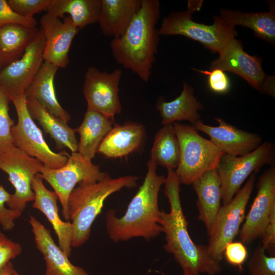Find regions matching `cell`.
I'll use <instances>...</instances> for the list:
<instances>
[{
  "instance_id": "cell-1",
  "label": "cell",
  "mask_w": 275,
  "mask_h": 275,
  "mask_svg": "<svg viewBox=\"0 0 275 275\" xmlns=\"http://www.w3.org/2000/svg\"><path fill=\"white\" fill-rule=\"evenodd\" d=\"M164 194L170 204L169 212L161 210L159 224L165 234L163 249L173 255L186 275H217L222 267L209 256L207 245L197 244L188 231V222L181 205L180 182L173 169H167Z\"/></svg>"
},
{
  "instance_id": "cell-2",
  "label": "cell",
  "mask_w": 275,
  "mask_h": 275,
  "mask_svg": "<svg viewBox=\"0 0 275 275\" xmlns=\"http://www.w3.org/2000/svg\"><path fill=\"white\" fill-rule=\"evenodd\" d=\"M157 166L150 158L147 163V172L143 183L122 216H117L113 209L107 212L106 233L113 241H127L135 237L149 240L162 232L159 224L161 210L158 207V195L166 178L157 174Z\"/></svg>"
},
{
  "instance_id": "cell-3",
  "label": "cell",
  "mask_w": 275,
  "mask_h": 275,
  "mask_svg": "<svg viewBox=\"0 0 275 275\" xmlns=\"http://www.w3.org/2000/svg\"><path fill=\"white\" fill-rule=\"evenodd\" d=\"M160 17L158 0H142L141 6L125 33L110 46L116 61L145 82L149 80L159 42L156 25Z\"/></svg>"
},
{
  "instance_id": "cell-4",
  "label": "cell",
  "mask_w": 275,
  "mask_h": 275,
  "mask_svg": "<svg viewBox=\"0 0 275 275\" xmlns=\"http://www.w3.org/2000/svg\"><path fill=\"white\" fill-rule=\"evenodd\" d=\"M139 177L133 175L112 178L108 174L92 183H80L71 193L68 202L73 235L71 245L78 248L89 239L92 224L101 212L105 200L124 188L137 186Z\"/></svg>"
},
{
  "instance_id": "cell-5",
  "label": "cell",
  "mask_w": 275,
  "mask_h": 275,
  "mask_svg": "<svg viewBox=\"0 0 275 275\" xmlns=\"http://www.w3.org/2000/svg\"><path fill=\"white\" fill-rule=\"evenodd\" d=\"M203 1H188L186 10L172 12L164 17L159 35H181L198 41L213 53H219L227 43L237 35L219 16H213L211 25L193 20L192 14L199 11Z\"/></svg>"
},
{
  "instance_id": "cell-6",
  "label": "cell",
  "mask_w": 275,
  "mask_h": 275,
  "mask_svg": "<svg viewBox=\"0 0 275 275\" xmlns=\"http://www.w3.org/2000/svg\"><path fill=\"white\" fill-rule=\"evenodd\" d=\"M179 146V161L175 171L181 184L190 185L206 171L217 168L224 154L200 135L193 126L172 124Z\"/></svg>"
},
{
  "instance_id": "cell-7",
  "label": "cell",
  "mask_w": 275,
  "mask_h": 275,
  "mask_svg": "<svg viewBox=\"0 0 275 275\" xmlns=\"http://www.w3.org/2000/svg\"><path fill=\"white\" fill-rule=\"evenodd\" d=\"M256 174H252L244 185L228 203L220 208L209 236L207 250L210 257L220 263L226 245L239 234L245 216L248 203L254 188Z\"/></svg>"
},
{
  "instance_id": "cell-8",
  "label": "cell",
  "mask_w": 275,
  "mask_h": 275,
  "mask_svg": "<svg viewBox=\"0 0 275 275\" xmlns=\"http://www.w3.org/2000/svg\"><path fill=\"white\" fill-rule=\"evenodd\" d=\"M44 165L12 144L0 150V170L8 175L15 191L7 203L8 208L22 212L34 200L32 184L35 176Z\"/></svg>"
},
{
  "instance_id": "cell-9",
  "label": "cell",
  "mask_w": 275,
  "mask_h": 275,
  "mask_svg": "<svg viewBox=\"0 0 275 275\" xmlns=\"http://www.w3.org/2000/svg\"><path fill=\"white\" fill-rule=\"evenodd\" d=\"M10 100L17 116V122L11 130L13 145L48 168L57 169L65 164L69 154L54 152L49 147L28 111L25 96Z\"/></svg>"
},
{
  "instance_id": "cell-10",
  "label": "cell",
  "mask_w": 275,
  "mask_h": 275,
  "mask_svg": "<svg viewBox=\"0 0 275 275\" xmlns=\"http://www.w3.org/2000/svg\"><path fill=\"white\" fill-rule=\"evenodd\" d=\"M274 166V147L265 142L251 153L241 156L224 154L217 166L224 205L230 202L244 181L264 165Z\"/></svg>"
},
{
  "instance_id": "cell-11",
  "label": "cell",
  "mask_w": 275,
  "mask_h": 275,
  "mask_svg": "<svg viewBox=\"0 0 275 275\" xmlns=\"http://www.w3.org/2000/svg\"><path fill=\"white\" fill-rule=\"evenodd\" d=\"M39 174L57 195L64 218L69 222L68 199L76 184L96 182L104 178L107 173L101 171L99 166L76 152L68 155L63 166L57 169L44 166Z\"/></svg>"
},
{
  "instance_id": "cell-12",
  "label": "cell",
  "mask_w": 275,
  "mask_h": 275,
  "mask_svg": "<svg viewBox=\"0 0 275 275\" xmlns=\"http://www.w3.org/2000/svg\"><path fill=\"white\" fill-rule=\"evenodd\" d=\"M218 54L211 63L210 70L218 69L235 73L260 92L274 97V76L264 72L262 59L245 52L240 41L233 38Z\"/></svg>"
},
{
  "instance_id": "cell-13",
  "label": "cell",
  "mask_w": 275,
  "mask_h": 275,
  "mask_svg": "<svg viewBox=\"0 0 275 275\" xmlns=\"http://www.w3.org/2000/svg\"><path fill=\"white\" fill-rule=\"evenodd\" d=\"M45 44V35L40 29L22 56L0 70V87L10 99L24 95L43 63Z\"/></svg>"
},
{
  "instance_id": "cell-14",
  "label": "cell",
  "mask_w": 275,
  "mask_h": 275,
  "mask_svg": "<svg viewBox=\"0 0 275 275\" xmlns=\"http://www.w3.org/2000/svg\"><path fill=\"white\" fill-rule=\"evenodd\" d=\"M122 75V72L119 69L108 72L93 66L88 67L83 85L87 108L112 118L120 114L122 106L119 86Z\"/></svg>"
},
{
  "instance_id": "cell-15",
  "label": "cell",
  "mask_w": 275,
  "mask_h": 275,
  "mask_svg": "<svg viewBox=\"0 0 275 275\" xmlns=\"http://www.w3.org/2000/svg\"><path fill=\"white\" fill-rule=\"evenodd\" d=\"M257 193L239 234L243 244H251L261 238L275 207V167L271 166L259 178Z\"/></svg>"
},
{
  "instance_id": "cell-16",
  "label": "cell",
  "mask_w": 275,
  "mask_h": 275,
  "mask_svg": "<svg viewBox=\"0 0 275 275\" xmlns=\"http://www.w3.org/2000/svg\"><path fill=\"white\" fill-rule=\"evenodd\" d=\"M63 19L46 13L40 20V29L45 38L44 61L59 68H65L69 64V49L79 31L69 16H64Z\"/></svg>"
},
{
  "instance_id": "cell-17",
  "label": "cell",
  "mask_w": 275,
  "mask_h": 275,
  "mask_svg": "<svg viewBox=\"0 0 275 275\" xmlns=\"http://www.w3.org/2000/svg\"><path fill=\"white\" fill-rule=\"evenodd\" d=\"M217 126L205 124L200 121L193 125L210 137V141L224 154L241 156L249 154L262 144L261 137L256 133L239 129L227 123L221 118H216Z\"/></svg>"
},
{
  "instance_id": "cell-18",
  "label": "cell",
  "mask_w": 275,
  "mask_h": 275,
  "mask_svg": "<svg viewBox=\"0 0 275 275\" xmlns=\"http://www.w3.org/2000/svg\"><path fill=\"white\" fill-rule=\"evenodd\" d=\"M37 249L46 264L44 275H89L82 268L74 265L59 246L54 242L50 231L35 216H29Z\"/></svg>"
},
{
  "instance_id": "cell-19",
  "label": "cell",
  "mask_w": 275,
  "mask_h": 275,
  "mask_svg": "<svg viewBox=\"0 0 275 275\" xmlns=\"http://www.w3.org/2000/svg\"><path fill=\"white\" fill-rule=\"evenodd\" d=\"M32 187L35 195L33 208L45 215L57 235L59 246L69 257L72 248V226L70 222L63 221L59 215L57 195L45 186L39 173L35 176Z\"/></svg>"
},
{
  "instance_id": "cell-20",
  "label": "cell",
  "mask_w": 275,
  "mask_h": 275,
  "mask_svg": "<svg viewBox=\"0 0 275 275\" xmlns=\"http://www.w3.org/2000/svg\"><path fill=\"white\" fill-rule=\"evenodd\" d=\"M146 130L140 123L115 124L104 137L97 152L108 158H122L138 151L144 145Z\"/></svg>"
},
{
  "instance_id": "cell-21",
  "label": "cell",
  "mask_w": 275,
  "mask_h": 275,
  "mask_svg": "<svg viewBox=\"0 0 275 275\" xmlns=\"http://www.w3.org/2000/svg\"><path fill=\"white\" fill-rule=\"evenodd\" d=\"M191 184L197 196L198 218L204 224L208 235L222 206V188L217 169L206 171Z\"/></svg>"
},
{
  "instance_id": "cell-22",
  "label": "cell",
  "mask_w": 275,
  "mask_h": 275,
  "mask_svg": "<svg viewBox=\"0 0 275 275\" xmlns=\"http://www.w3.org/2000/svg\"><path fill=\"white\" fill-rule=\"evenodd\" d=\"M58 69L56 66L44 61L24 96L26 99L35 100L50 114L67 123L70 116L58 102L54 88Z\"/></svg>"
},
{
  "instance_id": "cell-23",
  "label": "cell",
  "mask_w": 275,
  "mask_h": 275,
  "mask_svg": "<svg viewBox=\"0 0 275 275\" xmlns=\"http://www.w3.org/2000/svg\"><path fill=\"white\" fill-rule=\"evenodd\" d=\"M141 4L142 0H101L98 22L103 34L114 38L122 36Z\"/></svg>"
},
{
  "instance_id": "cell-24",
  "label": "cell",
  "mask_w": 275,
  "mask_h": 275,
  "mask_svg": "<svg viewBox=\"0 0 275 275\" xmlns=\"http://www.w3.org/2000/svg\"><path fill=\"white\" fill-rule=\"evenodd\" d=\"M115 124L114 118L87 108L81 124L74 129L80 136L77 152L92 161L102 140Z\"/></svg>"
},
{
  "instance_id": "cell-25",
  "label": "cell",
  "mask_w": 275,
  "mask_h": 275,
  "mask_svg": "<svg viewBox=\"0 0 275 275\" xmlns=\"http://www.w3.org/2000/svg\"><path fill=\"white\" fill-rule=\"evenodd\" d=\"M195 91L188 84L183 82L181 94L175 99L166 102L162 98L157 100L156 107L159 112L163 125L181 121H188L193 126L202 121L199 111L203 106L194 95Z\"/></svg>"
},
{
  "instance_id": "cell-26",
  "label": "cell",
  "mask_w": 275,
  "mask_h": 275,
  "mask_svg": "<svg viewBox=\"0 0 275 275\" xmlns=\"http://www.w3.org/2000/svg\"><path fill=\"white\" fill-rule=\"evenodd\" d=\"M269 9L268 12L248 13L222 9L219 16L230 27L240 25L248 28L256 37L273 44L275 43L274 6L269 4Z\"/></svg>"
},
{
  "instance_id": "cell-27",
  "label": "cell",
  "mask_w": 275,
  "mask_h": 275,
  "mask_svg": "<svg viewBox=\"0 0 275 275\" xmlns=\"http://www.w3.org/2000/svg\"><path fill=\"white\" fill-rule=\"evenodd\" d=\"M26 101L32 118L38 122L44 132L54 141L59 149L67 148L71 153L77 152L78 142L74 129L50 114L35 100L26 99Z\"/></svg>"
},
{
  "instance_id": "cell-28",
  "label": "cell",
  "mask_w": 275,
  "mask_h": 275,
  "mask_svg": "<svg viewBox=\"0 0 275 275\" xmlns=\"http://www.w3.org/2000/svg\"><path fill=\"white\" fill-rule=\"evenodd\" d=\"M39 30L18 24L0 28V70L20 58Z\"/></svg>"
},
{
  "instance_id": "cell-29",
  "label": "cell",
  "mask_w": 275,
  "mask_h": 275,
  "mask_svg": "<svg viewBox=\"0 0 275 275\" xmlns=\"http://www.w3.org/2000/svg\"><path fill=\"white\" fill-rule=\"evenodd\" d=\"M101 8V0H51L47 13L61 19L69 14L80 30L98 22Z\"/></svg>"
},
{
  "instance_id": "cell-30",
  "label": "cell",
  "mask_w": 275,
  "mask_h": 275,
  "mask_svg": "<svg viewBox=\"0 0 275 275\" xmlns=\"http://www.w3.org/2000/svg\"><path fill=\"white\" fill-rule=\"evenodd\" d=\"M179 146L172 124L163 125L155 135L151 158L167 169H176L179 161Z\"/></svg>"
},
{
  "instance_id": "cell-31",
  "label": "cell",
  "mask_w": 275,
  "mask_h": 275,
  "mask_svg": "<svg viewBox=\"0 0 275 275\" xmlns=\"http://www.w3.org/2000/svg\"><path fill=\"white\" fill-rule=\"evenodd\" d=\"M247 267L249 275H275V256L266 255L259 246L254 251Z\"/></svg>"
},
{
  "instance_id": "cell-32",
  "label": "cell",
  "mask_w": 275,
  "mask_h": 275,
  "mask_svg": "<svg viewBox=\"0 0 275 275\" xmlns=\"http://www.w3.org/2000/svg\"><path fill=\"white\" fill-rule=\"evenodd\" d=\"M10 101L8 94L0 87V150L13 144L11 130L15 124L9 113Z\"/></svg>"
},
{
  "instance_id": "cell-33",
  "label": "cell",
  "mask_w": 275,
  "mask_h": 275,
  "mask_svg": "<svg viewBox=\"0 0 275 275\" xmlns=\"http://www.w3.org/2000/svg\"><path fill=\"white\" fill-rule=\"evenodd\" d=\"M51 0H8L11 9L19 15L33 18L34 14L47 11Z\"/></svg>"
},
{
  "instance_id": "cell-34",
  "label": "cell",
  "mask_w": 275,
  "mask_h": 275,
  "mask_svg": "<svg viewBox=\"0 0 275 275\" xmlns=\"http://www.w3.org/2000/svg\"><path fill=\"white\" fill-rule=\"evenodd\" d=\"M10 197L11 194L2 184L0 185V225L5 231L12 230L15 227V221L22 214L5 206Z\"/></svg>"
},
{
  "instance_id": "cell-35",
  "label": "cell",
  "mask_w": 275,
  "mask_h": 275,
  "mask_svg": "<svg viewBox=\"0 0 275 275\" xmlns=\"http://www.w3.org/2000/svg\"><path fill=\"white\" fill-rule=\"evenodd\" d=\"M192 69L207 76L208 87L213 92L225 94L229 91L231 87L230 80L223 70L218 69L210 70H202L195 68Z\"/></svg>"
},
{
  "instance_id": "cell-36",
  "label": "cell",
  "mask_w": 275,
  "mask_h": 275,
  "mask_svg": "<svg viewBox=\"0 0 275 275\" xmlns=\"http://www.w3.org/2000/svg\"><path fill=\"white\" fill-rule=\"evenodd\" d=\"M8 24L35 28L37 22L34 17L27 18L19 15L11 9L7 1L0 0V28Z\"/></svg>"
},
{
  "instance_id": "cell-37",
  "label": "cell",
  "mask_w": 275,
  "mask_h": 275,
  "mask_svg": "<svg viewBox=\"0 0 275 275\" xmlns=\"http://www.w3.org/2000/svg\"><path fill=\"white\" fill-rule=\"evenodd\" d=\"M248 256L245 244L241 241H232L228 243L224 251V258L230 265L237 267L240 270Z\"/></svg>"
},
{
  "instance_id": "cell-38",
  "label": "cell",
  "mask_w": 275,
  "mask_h": 275,
  "mask_svg": "<svg viewBox=\"0 0 275 275\" xmlns=\"http://www.w3.org/2000/svg\"><path fill=\"white\" fill-rule=\"evenodd\" d=\"M22 250V248L19 243L12 240L0 231V270L11 260L19 256Z\"/></svg>"
},
{
  "instance_id": "cell-39",
  "label": "cell",
  "mask_w": 275,
  "mask_h": 275,
  "mask_svg": "<svg viewBox=\"0 0 275 275\" xmlns=\"http://www.w3.org/2000/svg\"><path fill=\"white\" fill-rule=\"evenodd\" d=\"M261 245L270 256H275V207L271 211L270 217L262 237Z\"/></svg>"
},
{
  "instance_id": "cell-40",
  "label": "cell",
  "mask_w": 275,
  "mask_h": 275,
  "mask_svg": "<svg viewBox=\"0 0 275 275\" xmlns=\"http://www.w3.org/2000/svg\"><path fill=\"white\" fill-rule=\"evenodd\" d=\"M15 271L13 265L10 261L0 270V275H15Z\"/></svg>"
},
{
  "instance_id": "cell-41",
  "label": "cell",
  "mask_w": 275,
  "mask_h": 275,
  "mask_svg": "<svg viewBox=\"0 0 275 275\" xmlns=\"http://www.w3.org/2000/svg\"><path fill=\"white\" fill-rule=\"evenodd\" d=\"M15 275H20L18 272H17L16 270L14 272Z\"/></svg>"
},
{
  "instance_id": "cell-42",
  "label": "cell",
  "mask_w": 275,
  "mask_h": 275,
  "mask_svg": "<svg viewBox=\"0 0 275 275\" xmlns=\"http://www.w3.org/2000/svg\"><path fill=\"white\" fill-rule=\"evenodd\" d=\"M161 275H167V274H166L164 273H161ZM182 275H186V274H182Z\"/></svg>"
}]
</instances>
